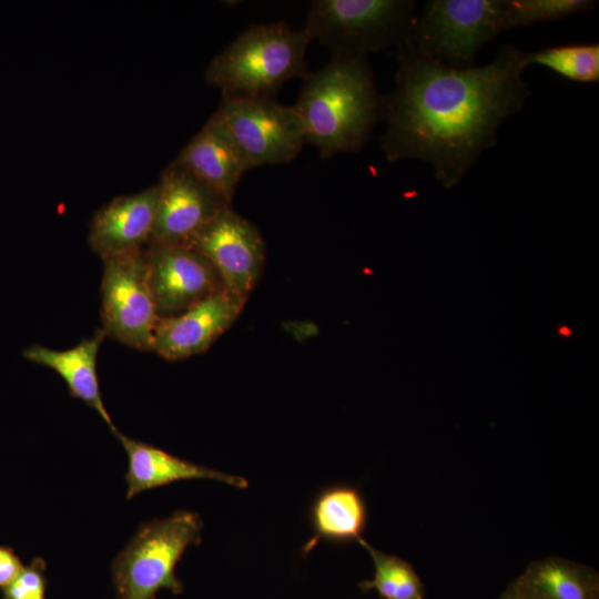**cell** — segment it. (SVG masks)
Instances as JSON below:
<instances>
[{
    "instance_id": "17",
    "label": "cell",
    "mask_w": 599,
    "mask_h": 599,
    "mask_svg": "<svg viewBox=\"0 0 599 599\" xmlns=\"http://www.w3.org/2000/svg\"><path fill=\"white\" fill-rule=\"evenodd\" d=\"M367 506L361 491L349 485H333L318 493L309 510L312 538L307 555L321 540L348 544L362 539L367 526Z\"/></svg>"
},
{
    "instance_id": "1",
    "label": "cell",
    "mask_w": 599,
    "mask_h": 599,
    "mask_svg": "<svg viewBox=\"0 0 599 599\" xmlns=\"http://www.w3.org/2000/svg\"><path fill=\"white\" fill-rule=\"evenodd\" d=\"M392 54L397 70L393 90L382 97L380 148L392 163H428L436 180L451 189L531 94L522 79L525 51L505 44L489 63L465 69L429 60L406 40Z\"/></svg>"
},
{
    "instance_id": "4",
    "label": "cell",
    "mask_w": 599,
    "mask_h": 599,
    "mask_svg": "<svg viewBox=\"0 0 599 599\" xmlns=\"http://www.w3.org/2000/svg\"><path fill=\"white\" fill-rule=\"evenodd\" d=\"M202 530L201 517L189 510L142 524L112 562L116 599H155L162 589L181 593L175 568L186 549L201 542Z\"/></svg>"
},
{
    "instance_id": "18",
    "label": "cell",
    "mask_w": 599,
    "mask_h": 599,
    "mask_svg": "<svg viewBox=\"0 0 599 599\" xmlns=\"http://www.w3.org/2000/svg\"><path fill=\"white\" fill-rule=\"evenodd\" d=\"M535 599H599V575L561 557L531 561L518 576Z\"/></svg>"
},
{
    "instance_id": "2",
    "label": "cell",
    "mask_w": 599,
    "mask_h": 599,
    "mask_svg": "<svg viewBox=\"0 0 599 599\" xmlns=\"http://www.w3.org/2000/svg\"><path fill=\"white\" fill-rule=\"evenodd\" d=\"M293 106L306 143L325 160L359 151L382 120V97L366 57L333 55L305 78Z\"/></svg>"
},
{
    "instance_id": "10",
    "label": "cell",
    "mask_w": 599,
    "mask_h": 599,
    "mask_svg": "<svg viewBox=\"0 0 599 599\" xmlns=\"http://www.w3.org/2000/svg\"><path fill=\"white\" fill-rule=\"evenodd\" d=\"M158 186L150 243L189 246L204 226L231 205L174 161L161 173Z\"/></svg>"
},
{
    "instance_id": "9",
    "label": "cell",
    "mask_w": 599,
    "mask_h": 599,
    "mask_svg": "<svg viewBox=\"0 0 599 599\" xmlns=\"http://www.w3.org/2000/svg\"><path fill=\"white\" fill-rule=\"evenodd\" d=\"M215 270L223 287L247 300L265 263V243L258 229L232 206L222 210L191 241Z\"/></svg>"
},
{
    "instance_id": "20",
    "label": "cell",
    "mask_w": 599,
    "mask_h": 599,
    "mask_svg": "<svg viewBox=\"0 0 599 599\" xmlns=\"http://www.w3.org/2000/svg\"><path fill=\"white\" fill-rule=\"evenodd\" d=\"M524 63L539 64L570 81L592 83L599 81V44L572 43L525 52Z\"/></svg>"
},
{
    "instance_id": "7",
    "label": "cell",
    "mask_w": 599,
    "mask_h": 599,
    "mask_svg": "<svg viewBox=\"0 0 599 599\" xmlns=\"http://www.w3.org/2000/svg\"><path fill=\"white\" fill-rule=\"evenodd\" d=\"M237 149L246 170L287 164L306 143L294 106L274 98L222 97L212 114Z\"/></svg>"
},
{
    "instance_id": "22",
    "label": "cell",
    "mask_w": 599,
    "mask_h": 599,
    "mask_svg": "<svg viewBox=\"0 0 599 599\" xmlns=\"http://www.w3.org/2000/svg\"><path fill=\"white\" fill-rule=\"evenodd\" d=\"M45 561L35 557L24 566L18 577L4 589L2 599H45Z\"/></svg>"
},
{
    "instance_id": "21",
    "label": "cell",
    "mask_w": 599,
    "mask_h": 599,
    "mask_svg": "<svg viewBox=\"0 0 599 599\" xmlns=\"http://www.w3.org/2000/svg\"><path fill=\"white\" fill-rule=\"evenodd\" d=\"M592 0H504L506 30L562 20L595 9Z\"/></svg>"
},
{
    "instance_id": "3",
    "label": "cell",
    "mask_w": 599,
    "mask_h": 599,
    "mask_svg": "<svg viewBox=\"0 0 599 599\" xmlns=\"http://www.w3.org/2000/svg\"><path fill=\"white\" fill-rule=\"evenodd\" d=\"M307 31L284 21L253 24L212 59L204 78L222 97L274 98L294 78H306Z\"/></svg>"
},
{
    "instance_id": "5",
    "label": "cell",
    "mask_w": 599,
    "mask_h": 599,
    "mask_svg": "<svg viewBox=\"0 0 599 599\" xmlns=\"http://www.w3.org/2000/svg\"><path fill=\"white\" fill-rule=\"evenodd\" d=\"M414 8L412 0H314L303 28L333 55L366 57L409 38Z\"/></svg>"
},
{
    "instance_id": "13",
    "label": "cell",
    "mask_w": 599,
    "mask_h": 599,
    "mask_svg": "<svg viewBox=\"0 0 599 599\" xmlns=\"http://www.w3.org/2000/svg\"><path fill=\"white\" fill-rule=\"evenodd\" d=\"M159 186L112 199L93 215L88 242L101 258L139 251L150 243L156 215Z\"/></svg>"
},
{
    "instance_id": "11",
    "label": "cell",
    "mask_w": 599,
    "mask_h": 599,
    "mask_svg": "<svg viewBox=\"0 0 599 599\" xmlns=\"http://www.w3.org/2000/svg\"><path fill=\"white\" fill-rule=\"evenodd\" d=\"M144 255L160 317L176 315L224 288L209 261L189 246L150 243Z\"/></svg>"
},
{
    "instance_id": "14",
    "label": "cell",
    "mask_w": 599,
    "mask_h": 599,
    "mask_svg": "<svg viewBox=\"0 0 599 599\" xmlns=\"http://www.w3.org/2000/svg\"><path fill=\"white\" fill-rule=\"evenodd\" d=\"M128 456L126 498L180 480L211 479L240 489L247 488L248 481L231 475L179 458L165 450L130 438L119 430L114 433Z\"/></svg>"
},
{
    "instance_id": "8",
    "label": "cell",
    "mask_w": 599,
    "mask_h": 599,
    "mask_svg": "<svg viewBox=\"0 0 599 599\" xmlns=\"http://www.w3.org/2000/svg\"><path fill=\"white\" fill-rule=\"evenodd\" d=\"M102 261V331L121 344L152 352L160 319L149 281L144 248Z\"/></svg>"
},
{
    "instance_id": "23",
    "label": "cell",
    "mask_w": 599,
    "mask_h": 599,
    "mask_svg": "<svg viewBox=\"0 0 599 599\" xmlns=\"http://www.w3.org/2000/svg\"><path fill=\"white\" fill-rule=\"evenodd\" d=\"M22 565L13 548L0 545V589L8 587L21 572Z\"/></svg>"
},
{
    "instance_id": "19",
    "label": "cell",
    "mask_w": 599,
    "mask_h": 599,
    "mask_svg": "<svg viewBox=\"0 0 599 599\" xmlns=\"http://www.w3.org/2000/svg\"><path fill=\"white\" fill-rule=\"evenodd\" d=\"M369 554L374 577L359 582L364 592L375 590L380 599H425V587L413 565L403 558L387 555L363 538L357 541Z\"/></svg>"
},
{
    "instance_id": "6",
    "label": "cell",
    "mask_w": 599,
    "mask_h": 599,
    "mask_svg": "<svg viewBox=\"0 0 599 599\" xmlns=\"http://www.w3.org/2000/svg\"><path fill=\"white\" fill-rule=\"evenodd\" d=\"M504 31V0H432L415 18L406 41L429 60L465 69Z\"/></svg>"
},
{
    "instance_id": "16",
    "label": "cell",
    "mask_w": 599,
    "mask_h": 599,
    "mask_svg": "<svg viewBox=\"0 0 599 599\" xmlns=\"http://www.w3.org/2000/svg\"><path fill=\"white\" fill-rule=\"evenodd\" d=\"M104 338V332L99 328L71 348L53 349L34 344L22 355L29 362L55 372L64 380L70 395L92 408L114 434L118 429L105 408L97 370L98 354Z\"/></svg>"
},
{
    "instance_id": "12",
    "label": "cell",
    "mask_w": 599,
    "mask_h": 599,
    "mask_svg": "<svg viewBox=\"0 0 599 599\" xmlns=\"http://www.w3.org/2000/svg\"><path fill=\"white\" fill-rule=\"evenodd\" d=\"M246 301L221 288L176 315L160 317L152 352L167 361L206 352L238 318Z\"/></svg>"
},
{
    "instance_id": "24",
    "label": "cell",
    "mask_w": 599,
    "mask_h": 599,
    "mask_svg": "<svg viewBox=\"0 0 599 599\" xmlns=\"http://www.w3.org/2000/svg\"><path fill=\"white\" fill-rule=\"evenodd\" d=\"M497 599H535L519 577L515 578Z\"/></svg>"
},
{
    "instance_id": "15",
    "label": "cell",
    "mask_w": 599,
    "mask_h": 599,
    "mask_svg": "<svg viewBox=\"0 0 599 599\" xmlns=\"http://www.w3.org/2000/svg\"><path fill=\"white\" fill-rule=\"evenodd\" d=\"M174 162L230 204L247 171L237 149L213 115L181 150Z\"/></svg>"
}]
</instances>
